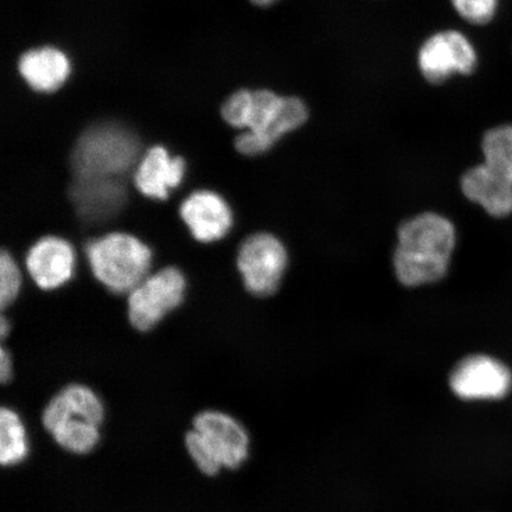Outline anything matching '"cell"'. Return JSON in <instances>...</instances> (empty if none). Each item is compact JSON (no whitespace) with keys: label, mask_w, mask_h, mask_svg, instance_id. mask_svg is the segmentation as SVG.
<instances>
[{"label":"cell","mask_w":512,"mask_h":512,"mask_svg":"<svg viewBox=\"0 0 512 512\" xmlns=\"http://www.w3.org/2000/svg\"><path fill=\"white\" fill-rule=\"evenodd\" d=\"M456 246L453 224L437 214H422L403 223L394 255L403 285L419 286L443 278Z\"/></svg>","instance_id":"1"},{"label":"cell","mask_w":512,"mask_h":512,"mask_svg":"<svg viewBox=\"0 0 512 512\" xmlns=\"http://www.w3.org/2000/svg\"><path fill=\"white\" fill-rule=\"evenodd\" d=\"M139 140L132 131L114 123L98 124L81 134L72 153L75 178H119L136 165Z\"/></svg>","instance_id":"2"},{"label":"cell","mask_w":512,"mask_h":512,"mask_svg":"<svg viewBox=\"0 0 512 512\" xmlns=\"http://www.w3.org/2000/svg\"><path fill=\"white\" fill-rule=\"evenodd\" d=\"M309 110L303 100L280 96L266 89L251 92L245 120L241 128L247 132L236 138V149L242 155L258 156L271 149L285 134L306 123Z\"/></svg>","instance_id":"3"},{"label":"cell","mask_w":512,"mask_h":512,"mask_svg":"<svg viewBox=\"0 0 512 512\" xmlns=\"http://www.w3.org/2000/svg\"><path fill=\"white\" fill-rule=\"evenodd\" d=\"M87 258L95 278L113 293H130L151 267L150 248L132 235L113 233L89 242Z\"/></svg>","instance_id":"4"},{"label":"cell","mask_w":512,"mask_h":512,"mask_svg":"<svg viewBox=\"0 0 512 512\" xmlns=\"http://www.w3.org/2000/svg\"><path fill=\"white\" fill-rule=\"evenodd\" d=\"M190 428L223 471L239 470L247 462L251 439L234 415L219 408H202L192 416Z\"/></svg>","instance_id":"5"},{"label":"cell","mask_w":512,"mask_h":512,"mask_svg":"<svg viewBox=\"0 0 512 512\" xmlns=\"http://www.w3.org/2000/svg\"><path fill=\"white\" fill-rule=\"evenodd\" d=\"M184 275L175 267L164 268L147 277L128 293V318L139 331H149L168 313L181 305Z\"/></svg>","instance_id":"6"},{"label":"cell","mask_w":512,"mask_h":512,"mask_svg":"<svg viewBox=\"0 0 512 512\" xmlns=\"http://www.w3.org/2000/svg\"><path fill=\"white\" fill-rule=\"evenodd\" d=\"M419 68L424 78L439 85L453 75H471L478 67V53L469 37L457 30L438 32L422 44Z\"/></svg>","instance_id":"7"},{"label":"cell","mask_w":512,"mask_h":512,"mask_svg":"<svg viewBox=\"0 0 512 512\" xmlns=\"http://www.w3.org/2000/svg\"><path fill=\"white\" fill-rule=\"evenodd\" d=\"M287 265L283 243L270 234H256L242 243L238 266L243 283L254 296H271L280 284Z\"/></svg>","instance_id":"8"},{"label":"cell","mask_w":512,"mask_h":512,"mask_svg":"<svg viewBox=\"0 0 512 512\" xmlns=\"http://www.w3.org/2000/svg\"><path fill=\"white\" fill-rule=\"evenodd\" d=\"M453 393L463 400H501L510 393L508 366L488 355H472L457 364L450 377Z\"/></svg>","instance_id":"9"},{"label":"cell","mask_w":512,"mask_h":512,"mask_svg":"<svg viewBox=\"0 0 512 512\" xmlns=\"http://www.w3.org/2000/svg\"><path fill=\"white\" fill-rule=\"evenodd\" d=\"M69 196L81 219L100 223L111 220L123 209L126 188L119 178H75Z\"/></svg>","instance_id":"10"},{"label":"cell","mask_w":512,"mask_h":512,"mask_svg":"<svg viewBox=\"0 0 512 512\" xmlns=\"http://www.w3.org/2000/svg\"><path fill=\"white\" fill-rule=\"evenodd\" d=\"M181 216L192 236L200 242L219 241L232 228L233 215L216 192L196 191L182 203Z\"/></svg>","instance_id":"11"},{"label":"cell","mask_w":512,"mask_h":512,"mask_svg":"<svg viewBox=\"0 0 512 512\" xmlns=\"http://www.w3.org/2000/svg\"><path fill=\"white\" fill-rule=\"evenodd\" d=\"M25 264L37 286L54 290L73 277L74 249L66 240L47 236L30 248Z\"/></svg>","instance_id":"12"},{"label":"cell","mask_w":512,"mask_h":512,"mask_svg":"<svg viewBox=\"0 0 512 512\" xmlns=\"http://www.w3.org/2000/svg\"><path fill=\"white\" fill-rule=\"evenodd\" d=\"M185 163L181 157H171L162 146L152 147L140 160L134 172V184L143 195L166 200L170 191L182 183Z\"/></svg>","instance_id":"13"},{"label":"cell","mask_w":512,"mask_h":512,"mask_svg":"<svg viewBox=\"0 0 512 512\" xmlns=\"http://www.w3.org/2000/svg\"><path fill=\"white\" fill-rule=\"evenodd\" d=\"M464 195L496 219L512 215V183L484 163L467 170L462 178Z\"/></svg>","instance_id":"14"},{"label":"cell","mask_w":512,"mask_h":512,"mask_svg":"<svg viewBox=\"0 0 512 512\" xmlns=\"http://www.w3.org/2000/svg\"><path fill=\"white\" fill-rule=\"evenodd\" d=\"M19 72L36 92L51 93L68 79L70 64L62 51L47 47L25 53L19 60Z\"/></svg>","instance_id":"15"},{"label":"cell","mask_w":512,"mask_h":512,"mask_svg":"<svg viewBox=\"0 0 512 512\" xmlns=\"http://www.w3.org/2000/svg\"><path fill=\"white\" fill-rule=\"evenodd\" d=\"M31 452L28 426L17 408H0V463L15 469L27 462Z\"/></svg>","instance_id":"16"},{"label":"cell","mask_w":512,"mask_h":512,"mask_svg":"<svg viewBox=\"0 0 512 512\" xmlns=\"http://www.w3.org/2000/svg\"><path fill=\"white\" fill-rule=\"evenodd\" d=\"M53 443L63 452L74 457L92 456L102 441V426L80 418H72L62 422L49 433Z\"/></svg>","instance_id":"17"},{"label":"cell","mask_w":512,"mask_h":512,"mask_svg":"<svg viewBox=\"0 0 512 512\" xmlns=\"http://www.w3.org/2000/svg\"><path fill=\"white\" fill-rule=\"evenodd\" d=\"M484 164L512 183V123L489 128L482 139Z\"/></svg>","instance_id":"18"},{"label":"cell","mask_w":512,"mask_h":512,"mask_svg":"<svg viewBox=\"0 0 512 512\" xmlns=\"http://www.w3.org/2000/svg\"><path fill=\"white\" fill-rule=\"evenodd\" d=\"M75 418L104 426L107 418L105 401L92 387L83 383H69L60 389Z\"/></svg>","instance_id":"19"},{"label":"cell","mask_w":512,"mask_h":512,"mask_svg":"<svg viewBox=\"0 0 512 512\" xmlns=\"http://www.w3.org/2000/svg\"><path fill=\"white\" fill-rule=\"evenodd\" d=\"M453 8L467 23L484 27L496 18L501 0H451Z\"/></svg>","instance_id":"20"},{"label":"cell","mask_w":512,"mask_h":512,"mask_svg":"<svg viewBox=\"0 0 512 512\" xmlns=\"http://www.w3.org/2000/svg\"><path fill=\"white\" fill-rule=\"evenodd\" d=\"M21 272L14 258L8 252L0 255V306L4 310L17 298L21 290Z\"/></svg>","instance_id":"21"},{"label":"cell","mask_w":512,"mask_h":512,"mask_svg":"<svg viewBox=\"0 0 512 512\" xmlns=\"http://www.w3.org/2000/svg\"><path fill=\"white\" fill-rule=\"evenodd\" d=\"M12 376H14V367H12L10 352L2 347L0 349V381L3 384H9Z\"/></svg>","instance_id":"22"},{"label":"cell","mask_w":512,"mask_h":512,"mask_svg":"<svg viewBox=\"0 0 512 512\" xmlns=\"http://www.w3.org/2000/svg\"><path fill=\"white\" fill-rule=\"evenodd\" d=\"M9 330H10V324L8 323V320H6L3 317L2 322H0V336H2L3 342H4L6 335H8Z\"/></svg>","instance_id":"23"},{"label":"cell","mask_w":512,"mask_h":512,"mask_svg":"<svg viewBox=\"0 0 512 512\" xmlns=\"http://www.w3.org/2000/svg\"><path fill=\"white\" fill-rule=\"evenodd\" d=\"M251 2L259 6H268L277 2V0H251Z\"/></svg>","instance_id":"24"}]
</instances>
